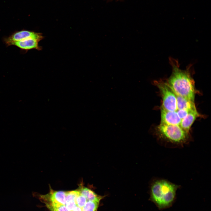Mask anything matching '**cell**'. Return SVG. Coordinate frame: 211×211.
<instances>
[{"instance_id":"obj_4","label":"cell","mask_w":211,"mask_h":211,"mask_svg":"<svg viewBox=\"0 0 211 211\" xmlns=\"http://www.w3.org/2000/svg\"><path fill=\"white\" fill-rule=\"evenodd\" d=\"M154 84L160 92L162 98L161 108L170 111H176L177 110L176 95L172 89L165 81L162 80L155 81Z\"/></svg>"},{"instance_id":"obj_15","label":"cell","mask_w":211,"mask_h":211,"mask_svg":"<svg viewBox=\"0 0 211 211\" xmlns=\"http://www.w3.org/2000/svg\"><path fill=\"white\" fill-rule=\"evenodd\" d=\"M191 111H189L186 110L181 109L177 110L176 112L178 116L181 120L186 117L188 113Z\"/></svg>"},{"instance_id":"obj_7","label":"cell","mask_w":211,"mask_h":211,"mask_svg":"<svg viewBox=\"0 0 211 211\" xmlns=\"http://www.w3.org/2000/svg\"><path fill=\"white\" fill-rule=\"evenodd\" d=\"M39 41L32 38L12 42L9 43L7 47L14 45L19 48L21 51L26 52L29 50L35 49L38 50H42V47L39 45Z\"/></svg>"},{"instance_id":"obj_1","label":"cell","mask_w":211,"mask_h":211,"mask_svg":"<svg viewBox=\"0 0 211 211\" xmlns=\"http://www.w3.org/2000/svg\"><path fill=\"white\" fill-rule=\"evenodd\" d=\"M172 72L165 81L176 94L195 102L196 93L195 81L193 77L192 65L190 64L185 70L180 68L178 61L172 57L169 58Z\"/></svg>"},{"instance_id":"obj_12","label":"cell","mask_w":211,"mask_h":211,"mask_svg":"<svg viewBox=\"0 0 211 211\" xmlns=\"http://www.w3.org/2000/svg\"><path fill=\"white\" fill-rule=\"evenodd\" d=\"M100 202L87 200L82 208V211H97Z\"/></svg>"},{"instance_id":"obj_9","label":"cell","mask_w":211,"mask_h":211,"mask_svg":"<svg viewBox=\"0 0 211 211\" xmlns=\"http://www.w3.org/2000/svg\"><path fill=\"white\" fill-rule=\"evenodd\" d=\"M200 115L197 110L190 111L186 117L183 119L179 125L186 132L189 133L190 128L197 118Z\"/></svg>"},{"instance_id":"obj_5","label":"cell","mask_w":211,"mask_h":211,"mask_svg":"<svg viewBox=\"0 0 211 211\" xmlns=\"http://www.w3.org/2000/svg\"><path fill=\"white\" fill-rule=\"evenodd\" d=\"M44 37L42 34L33 31L23 29L16 31L9 36L5 37L3 38V42L6 47L11 42L21 41L28 38H32L39 42L42 40Z\"/></svg>"},{"instance_id":"obj_16","label":"cell","mask_w":211,"mask_h":211,"mask_svg":"<svg viewBox=\"0 0 211 211\" xmlns=\"http://www.w3.org/2000/svg\"><path fill=\"white\" fill-rule=\"evenodd\" d=\"M72 211H82V208L77 206Z\"/></svg>"},{"instance_id":"obj_14","label":"cell","mask_w":211,"mask_h":211,"mask_svg":"<svg viewBox=\"0 0 211 211\" xmlns=\"http://www.w3.org/2000/svg\"><path fill=\"white\" fill-rule=\"evenodd\" d=\"M87 200L86 198L80 192V194L76 199L75 202L77 206L82 208L85 205Z\"/></svg>"},{"instance_id":"obj_6","label":"cell","mask_w":211,"mask_h":211,"mask_svg":"<svg viewBox=\"0 0 211 211\" xmlns=\"http://www.w3.org/2000/svg\"><path fill=\"white\" fill-rule=\"evenodd\" d=\"M50 192L45 195H39L40 200L44 203H50L65 205L66 204V191H56L50 187Z\"/></svg>"},{"instance_id":"obj_2","label":"cell","mask_w":211,"mask_h":211,"mask_svg":"<svg viewBox=\"0 0 211 211\" xmlns=\"http://www.w3.org/2000/svg\"><path fill=\"white\" fill-rule=\"evenodd\" d=\"M179 186L165 180L155 181L151 186L150 200L160 210L171 207L176 199Z\"/></svg>"},{"instance_id":"obj_3","label":"cell","mask_w":211,"mask_h":211,"mask_svg":"<svg viewBox=\"0 0 211 211\" xmlns=\"http://www.w3.org/2000/svg\"><path fill=\"white\" fill-rule=\"evenodd\" d=\"M156 132L160 137L176 143L185 142L188 139V134L179 125L161 124L157 127Z\"/></svg>"},{"instance_id":"obj_10","label":"cell","mask_w":211,"mask_h":211,"mask_svg":"<svg viewBox=\"0 0 211 211\" xmlns=\"http://www.w3.org/2000/svg\"><path fill=\"white\" fill-rule=\"evenodd\" d=\"M175 94L176 99L177 110L184 109L189 111L197 110L195 102Z\"/></svg>"},{"instance_id":"obj_11","label":"cell","mask_w":211,"mask_h":211,"mask_svg":"<svg viewBox=\"0 0 211 211\" xmlns=\"http://www.w3.org/2000/svg\"><path fill=\"white\" fill-rule=\"evenodd\" d=\"M80 193L84 196L87 200L100 202L103 197L98 195L89 188L80 184L78 189Z\"/></svg>"},{"instance_id":"obj_13","label":"cell","mask_w":211,"mask_h":211,"mask_svg":"<svg viewBox=\"0 0 211 211\" xmlns=\"http://www.w3.org/2000/svg\"><path fill=\"white\" fill-rule=\"evenodd\" d=\"M46 206L51 211H71L65 205L55 203H45Z\"/></svg>"},{"instance_id":"obj_8","label":"cell","mask_w":211,"mask_h":211,"mask_svg":"<svg viewBox=\"0 0 211 211\" xmlns=\"http://www.w3.org/2000/svg\"><path fill=\"white\" fill-rule=\"evenodd\" d=\"M161 120L160 124L179 125L181 119L176 111H170L161 108Z\"/></svg>"}]
</instances>
